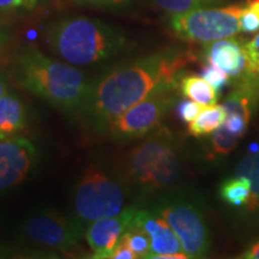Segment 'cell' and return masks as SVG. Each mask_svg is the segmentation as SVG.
<instances>
[{
	"label": "cell",
	"mask_w": 259,
	"mask_h": 259,
	"mask_svg": "<svg viewBox=\"0 0 259 259\" xmlns=\"http://www.w3.org/2000/svg\"><path fill=\"white\" fill-rule=\"evenodd\" d=\"M190 56L183 52H160L114 65L92 82L85 113L97 130L158 92L174 90L185 74Z\"/></svg>",
	"instance_id": "obj_1"
},
{
	"label": "cell",
	"mask_w": 259,
	"mask_h": 259,
	"mask_svg": "<svg viewBox=\"0 0 259 259\" xmlns=\"http://www.w3.org/2000/svg\"><path fill=\"white\" fill-rule=\"evenodd\" d=\"M18 83L32 95L67 113H83L92 82L72 65L27 47L18 54L15 66Z\"/></svg>",
	"instance_id": "obj_2"
},
{
	"label": "cell",
	"mask_w": 259,
	"mask_h": 259,
	"mask_svg": "<svg viewBox=\"0 0 259 259\" xmlns=\"http://www.w3.org/2000/svg\"><path fill=\"white\" fill-rule=\"evenodd\" d=\"M46 42L54 56L76 67L112 60L128 47L127 37L120 29L88 17L56 21L47 29Z\"/></svg>",
	"instance_id": "obj_3"
},
{
	"label": "cell",
	"mask_w": 259,
	"mask_h": 259,
	"mask_svg": "<svg viewBox=\"0 0 259 259\" xmlns=\"http://www.w3.org/2000/svg\"><path fill=\"white\" fill-rule=\"evenodd\" d=\"M124 177L141 192L153 194L174 186L183 171V158L171 132L157 127L124 158Z\"/></svg>",
	"instance_id": "obj_4"
},
{
	"label": "cell",
	"mask_w": 259,
	"mask_h": 259,
	"mask_svg": "<svg viewBox=\"0 0 259 259\" xmlns=\"http://www.w3.org/2000/svg\"><path fill=\"white\" fill-rule=\"evenodd\" d=\"M126 198L121 179L101 164L90 163L73 187L71 218L85 233L90 223L115 216L126 209Z\"/></svg>",
	"instance_id": "obj_5"
},
{
	"label": "cell",
	"mask_w": 259,
	"mask_h": 259,
	"mask_svg": "<svg viewBox=\"0 0 259 259\" xmlns=\"http://www.w3.org/2000/svg\"><path fill=\"white\" fill-rule=\"evenodd\" d=\"M163 218L179 239L184 253L189 258H206L211 252V235L199 204L181 194L161 197L149 204Z\"/></svg>",
	"instance_id": "obj_6"
},
{
	"label": "cell",
	"mask_w": 259,
	"mask_h": 259,
	"mask_svg": "<svg viewBox=\"0 0 259 259\" xmlns=\"http://www.w3.org/2000/svg\"><path fill=\"white\" fill-rule=\"evenodd\" d=\"M244 6H215L171 15L169 27L181 40L194 44L233 37L240 31V17Z\"/></svg>",
	"instance_id": "obj_7"
},
{
	"label": "cell",
	"mask_w": 259,
	"mask_h": 259,
	"mask_svg": "<svg viewBox=\"0 0 259 259\" xmlns=\"http://www.w3.org/2000/svg\"><path fill=\"white\" fill-rule=\"evenodd\" d=\"M19 238L38 250L72 251L85 235L71 216L54 209H40L29 215L19 226Z\"/></svg>",
	"instance_id": "obj_8"
},
{
	"label": "cell",
	"mask_w": 259,
	"mask_h": 259,
	"mask_svg": "<svg viewBox=\"0 0 259 259\" xmlns=\"http://www.w3.org/2000/svg\"><path fill=\"white\" fill-rule=\"evenodd\" d=\"M173 92H158L132 106L107 126L106 131L119 142L145 137L160 127L161 121L174 102Z\"/></svg>",
	"instance_id": "obj_9"
},
{
	"label": "cell",
	"mask_w": 259,
	"mask_h": 259,
	"mask_svg": "<svg viewBox=\"0 0 259 259\" xmlns=\"http://www.w3.org/2000/svg\"><path fill=\"white\" fill-rule=\"evenodd\" d=\"M37 161V148L30 139H0V192L14 189L27 179Z\"/></svg>",
	"instance_id": "obj_10"
},
{
	"label": "cell",
	"mask_w": 259,
	"mask_h": 259,
	"mask_svg": "<svg viewBox=\"0 0 259 259\" xmlns=\"http://www.w3.org/2000/svg\"><path fill=\"white\" fill-rule=\"evenodd\" d=\"M135 206H128L120 213L111 218H103L90 223L85 231V238L93 257L107 259L111 255L124 236L125 232L134 222Z\"/></svg>",
	"instance_id": "obj_11"
},
{
	"label": "cell",
	"mask_w": 259,
	"mask_h": 259,
	"mask_svg": "<svg viewBox=\"0 0 259 259\" xmlns=\"http://www.w3.org/2000/svg\"><path fill=\"white\" fill-rule=\"evenodd\" d=\"M132 225L142 227L150 238L151 247L149 258L155 259L160 254L184 252L179 239L168 222L148 206L147 208L135 206Z\"/></svg>",
	"instance_id": "obj_12"
},
{
	"label": "cell",
	"mask_w": 259,
	"mask_h": 259,
	"mask_svg": "<svg viewBox=\"0 0 259 259\" xmlns=\"http://www.w3.org/2000/svg\"><path fill=\"white\" fill-rule=\"evenodd\" d=\"M203 56L205 61H210L225 71L232 80L247 76L248 61L245 44L238 38L228 37L205 44Z\"/></svg>",
	"instance_id": "obj_13"
},
{
	"label": "cell",
	"mask_w": 259,
	"mask_h": 259,
	"mask_svg": "<svg viewBox=\"0 0 259 259\" xmlns=\"http://www.w3.org/2000/svg\"><path fill=\"white\" fill-rule=\"evenodd\" d=\"M232 92L222 106L227 114H234L250 124L252 115L259 107V77L247 76L234 80Z\"/></svg>",
	"instance_id": "obj_14"
},
{
	"label": "cell",
	"mask_w": 259,
	"mask_h": 259,
	"mask_svg": "<svg viewBox=\"0 0 259 259\" xmlns=\"http://www.w3.org/2000/svg\"><path fill=\"white\" fill-rule=\"evenodd\" d=\"M27 111L17 96L6 94L0 99V139L11 137L25 127Z\"/></svg>",
	"instance_id": "obj_15"
},
{
	"label": "cell",
	"mask_w": 259,
	"mask_h": 259,
	"mask_svg": "<svg viewBox=\"0 0 259 259\" xmlns=\"http://www.w3.org/2000/svg\"><path fill=\"white\" fill-rule=\"evenodd\" d=\"M179 89L184 96L204 107L218 103V92L202 76L184 74L179 80Z\"/></svg>",
	"instance_id": "obj_16"
},
{
	"label": "cell",
	"mask_w": 259,
	"mask_h": 259,
	"mask_svg": "<svg viewBox=\"0 0 259 259\" xmlns=\"http://www.w3.org/2000/svg\"><path fill=\"white\" fill-rule=\"evenodd\" d=\"M227 113L222 105H212L204 107L199 114L189 124V134L193 137L210 136L225 124Z\"/></svg>",
	"instance_id": "obj_17"
},
{
	"label": "cell",
	"mask_w": 259,
	"mask_h": 259,
	"mask_svg": "<svg viewBox=\"0 0 259 259\" xmlns=\"http://www.w3.org/2000/svg\"><path fill=\"white\" fill-rule=\"evenodd\" d=\"M234 176L250 180L251 193L245 208L250 212H259V151L242 157L235 168Z\"/></svg>",
	"instance_id": "obj_18"
},
{
	"label": "cell",
	"mask_w": 259,
	"mask_h": 259,
	"mask_svg": "<svg viewBox=\"0 0 259 259\" xmlns=\"http://www.w3.org/2000/svg\"><path fill=\"white\" fill-rule=\"evenodd\" d=\"M251 193V183L247 178L233 177L223 181L220 186V197L227 204L235 208L246 206Z\"/></svg>",
	"instance_id": "obj_19"
},
{
	"label": "cell",
	"mask_w": 259,
	"mask_h": 259,
	"mask_svg": "<svg viewBox=\"0 0 259 259\" xmlns=\"http://www.w3.org/2000/svg\"><path fill=\"white\" fill-rule=\"evenodd\" d=\"M150 2L168 14L177 15L199 9L215 8L226 3V0H150Z\"/></svg>",
	"instance_id": "obj_20"
},
{
	"label": "cell",
	"mask_w": 259,
	"mask_h": 259,
	"mask_svg": "<svg viewBox=\"0 0 259 259\" xmlns=\"http://www.w3.org/2000/svg\"><path fill=\"white\" fill-rule=\"evenodd\" d=\"M240 137L232 134L225 126H221L210 135V149L213 156H226L236 148Z\"/></svg>",
	"instance_id": "obj_21"
},
{
	"label": "cell",
	"mask_w": 259,
	"mask_h": 259,
	"mask_svg": "<svg viewBox=\"0 0 259 259\" xmlns=\"http://www.w3.org/2000/svg\"><path fill=\"white\" fill-rule=\"evenodd\" d=\"M122 239L134 250L138 258H149L151 247L150 238L142 227L131 225L125 232Z\"/></svg>",
	"instance_id": "obj_22"
},
{
	"label": "cell",
	"mask_w": 259,
	"mask_h": 259,
	"mask_svg": "<svg viewBox=\"0 0 259 259\" xmlns=\"http://www.w3.org/2000/svg\"><path fill=\"white\" fill-rule=\"evenodd\" d=\"M200 76L209 84H211L212 88L218 93H221L232 82V78L225 71L221 70L212 63H210V61H205L204 63L202 70H200Z\"/></svg>",
	"instance_id": "obj_23"
},
{
	"label": "cell",
	"mask_w": 259,
	"mask_h": 259,
	"mask_svg": "<svg viewBox=\"0 0 259 259\" xmlns=\"http://www.w3.org/2000/svg\"><path fill=\"white\" fill-rule=\"evenodd\" d=\"M240 31L255 34L259 31V0H247L240 17Z\"/></svg>",
	"instance_id": "obj_24"
},
{
	"label": "cell",
	"mask_w": 259,
	"mask_h": 259,
	"mask_svg": "<svg viewBox=\"0 0 259 259\" xmlns=\"http://www.w3.org/2000/svg\"><path fill=\"white\" fill-rule=\"evenodd\" d=\"M204 108V106L199 105L198 102L192 101V100L185 99L180 100L179 103L177 106V113L178 116L186 124H190L191 121L194 120L197 115L199 114V112Z\"/></svg>",
	"instance_id": "obj_25"
},
{
	"label": "cell",
	"mask_w": 259,
	"mask_h": 259,
	"mask_svg": "<svg viewBox=\"0 0 259 259\" xmlns=\"http://www.w3.org/2000/svg\"><path fill=\"white\" fill-rule=\"evenodd\" d=\"M38 4V0H0V15L31 11Z\"/></svg>",
	"instance_id": "obj_26"
},
{
	"label": "cell",
	"mask_w": 259,
	"mask_h": 259,
	"mask_svg": "<svg viewBox=\"0 0 259 259\" xmlns=\"http://www.w3.org/2000/svg\"><path fill=\"white\" fill-rule=\"evenodd\" d=\"M245 48L248 61L247 74L259 77V34L251 41L245 42Z\"/></svg>",
	"instance_id": "obj_27"
},
{
	"label": "cell",
	"mask_w": 259,
	"mask_h": 259,
	"mask_svg": "<svg viewBox=\"0 0 259 259\" xmlns=\"http://www.w3.org/2000/svg\"><path fill=\"white\" fill-rule=\"evenodd\" d=\"M73 2L82 5H88L99 9L124 10L131 8L135 0H73Z\"/></svg>",
	"instance_id": "obj_28"
},
{
	"label": "cell",
	"mask_w": 259,
	"mask_h": 259,
	"mask_svg": "<svg viewBox=\"0 0 259 259\" xmlns=\"http://www.w3.org/2000/svg\"><path fill=\"white\" fill-rule=\"evenodd\" d=\"M226 128H228L232 134L238 136V137H242L245 135L246 130L248 127V124L244 119H241L240 116L234 115V114H227V118L223 124Z\"/></svg>",
	"instance_id": "obj_29"
},
{
	"label": "cell",
	"mask_w": 259,
	"mask_h": 259,
	"mask_svg": "<svg viewBox=\"0 0 259 259\" xmlns=\"http://www.w3.org/2000/svg\"><path fill=\"white\" fill-rule=\"evenodd\" d=\"M112 259H137V254L135 253L130 246L126 244V241L121 238L120 242L116 245V247L113 251L111 255Z\"/></svg>",
	"instance_id": "obj_30"
},
{
	"label": "cell",
	"mask_w": 259,
	"mask_h": 259,
	"mask_svg": "<svg viewBox=\"0 0 259 259\" xmlns=\"http://www.w3.org/2000/svg\"><path fill=\"white\" fill-rule=\"evenodd\" d=\"M240 258L259 259V241H255L252 245L248 246V247L244 251V253L240 255Z\"/></svg>",
	"instance_id": "obj_31"
},
{
	"label": "cell",
	"mask_w": 259,
	"mask_h": 259,
	"mask_svg": "<svg viewBox=\"0 0 259 259\" xmlns=\"http://www.w3.org/2000/svg\"><path fill=\"white\" fill-rule=\"evenodd\" d=\"M6 94H8V87H6V83L4 78H3V76L0 74V99L3 96H5Z\"/></svg>",
	"instance_id": "obj_32"
},
{
	"label": "cell",
	"mask_w": 259,
	"mask_h": 259,
	"mask_svg": "<svg viewBox=\"0 0 259 259\" xmlns=\"http://www.w3.org/2000/svg\"><path fill=\"white\" fill-rule=\"evenodd\" d=\"M5 41H6L5 32H4V30H3L2 25H0V52H2L3 47H4V45H5Z\"/></svg>",
	"instance_id": "obj_33"
}]
</instances>
